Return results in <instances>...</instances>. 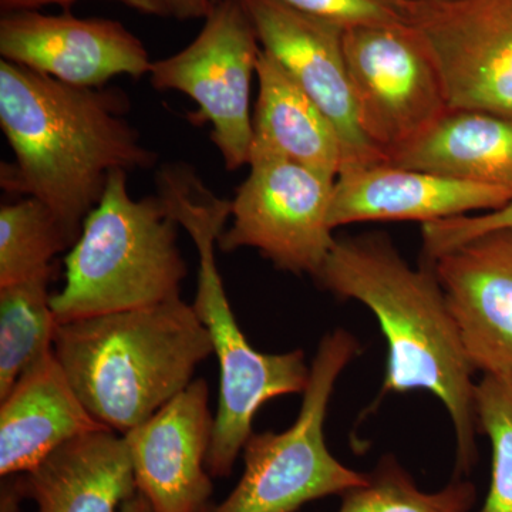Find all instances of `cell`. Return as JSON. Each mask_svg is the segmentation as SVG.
<instances>
[{"instance_id":"obj_1","label":"cell","mask_w":512,"mask_h":512,"mask_svg":"<svg viewBox=\"0 0 512 512\" xmlns=\"http://www.w3.org/2000/svg\"><path fill=\"white\" fill-rule=\"evenodd\" d=\"M121 89L73 86L0 62V127L15 161L0 185L52 210L76 244L114 171L144 170L157 156L126 120Z\"/></svg>"},{"instance_id":"obj_2","label":"cell","mask_w":512,"mask_h":512,"mask_svg":"<svg viewBox=\"0 0 512 512\" xmlns=\"http://www.w3.org/2000/svg\"><path fill=\"white\" fill-rule=\"evenodd\" d=\"M315 279L338 298L363 303L379 320L389 356L377 403L390 393H433L453 421L457 470L468 473L480 431L476 370L433 266L414 269L387 235L366 234L336 239Z\"/></svg>"},{"instance_id":"obj_3","label":"cell","mask_w":512,"mask_h":512,"mask_svg":"<svg viewBox=\"0 0 512 512\" xmlns=\"http://www.w3.org/2000/svg\"><path fill=\"white\" fill-rule=\"evenodd\" d=\"M53 350L89 413L120 434L183 392L212 355L207 329L181 298L62 323Z\"/></svg>"},{"instance_id":"obj_4","label":"cell","mask_w":512,"mask_h":512,"mask_svg":"<svg viewBox=\"0 0 512 512\" xmlns=\"http://www.w3.org/2000/svg\"><path fill=\"white\" fill-rule=\"evenodd\" d=\"M158 192L180 227L197 248V293L194 308L210 336L220 366V397L207 468L211 477H228L252 436V423L265 403L286 394H303L311 366L303 350L264 353L252 348L229 305L215 259L231 201L215 197L187 165H170L158 174Z\"/></svg>"},{"instance_id":"obj_5","label":"cell","mask_w":512,"mask_h":512,"mask_svg":"<svg viewBox=\"0 0 512 512\" xmlns=\"http://www.w3.org/2000/svg\"><path fill=\"white\" fill-rule=\"evenodd\" d=\"M178 227L160 195L134 200L126 171H114L64 261L63 289L52 295L57 323L181 298Z\"/></svg>"},{"instance_id":"obj_6","label":"cell","mask_w":512,"mask_h":512,"mask_svg":"<svg viewBox=\"0 0 512 512\" xmlns=\"http://www.w3.org/2000/svg\"><path fill=\"white\" fill-rule=\"evenodd\" d=\"M359 352V342L345 329L320 340L295 423L281 433H252L242 450L244 473L237 487L205 512H296L366 483L367 474L340 463L325 440L330 397Z\"/></svg>"},{"instance_id":"obj_7","label":"cell","mask_w":512,"mask_h":512,"mask_svg":"<svg viewBox=\"0 0 512 512\" xmlns=\"http://www.w3.org/2000/svg\"><path fill=\"white\" fill-rule=\"evenodd\" d=\"M241 0H220L205 19L200 35L175 55L151 64L154 89L187 94L198 110L194 124L210 123L212 143L225 168L249 164L252 146L251 83L259 46Z\"/></svg>"},{"instance_id":"obj_8","label":"cell","mask_w":512,"mask_h":512,"mask_svg":"<svg viewBox=\"0 0 512 512\" xmlns=\"http://www.w3.org/2000/svg\"><path fill=\"white\" fill-rule=\"evenodd\" d=\"M343 50L360 128L387 158L450 110L439 70L413 25L346 29Z\"/></svg>"},{"instance_id":"obj_9","label":"cell","mask_w":512,"mask_h":512,"mask_svg":"<svg viewBox=\"0 0 512 512\" xmlns=\"http://www.w3.org/2000/svg\"><path fill=\"white\" fill-rule=\"evenodd\" d=\"M248 165L217 247L254 248L281 271L315 278L336 242L329 222L335 178L282 158Z\"/></svg>"},{"instance_id":"obj_10","label":"cell","mask_w":512,"mask_h":512,"mask_svg":"<svg viewBox=\"0 0 512 512\" xmlns=\"http://www.w3.org/2000/svg\"><path fill=\"white\" fill-rule=\"evenodd\" d=\"M448 109L512 119V0H414Z\"/></svg>"},{"instance_id":"obj_11","label":"cell","mask_w":512,"mask_h":512,"mask_svg":"<svg viewBox=\"0 0 512 512\" xmlns=\"http://www.w3.org/2000/svg\"><path fill=\"white\" fill-rule=\"evenodd\" d=\"M262 49L275 57L338 131L342 171L384 164L357 120L342 26L315 18L281 0H241ZM340 171V173H342Z\"/></svg>"},{"instance_id":"obj_12","label":"cell","mask_w":512,"mask_h":512,"mask_svg":"<svg viewBox=\"0 0 512 512\" xmlns=\"http://www.w3.org/2000/svg\"><path fill=\"white\" fill-rule=\"evenodd\" d=\"M0 55L60 82L103 87L120 76L150 74L144 43L120 22L43 15L37 10L5 13L0 20Z\"/></svg>"},{"instance_id":"obj_13","label":"cell","mask_w":512,"mask_h":512,"mask_svg":"<svg viewBox=\"0 0 512 512\" xmlns=\"http://www.w3.org/2000/svg\"><path fill=\"white\" fill-rule=\"evenodd\" d=\"M204 379L190 384L150 419L123 434L137 491L156 512H205L210 508L207 457L214 417Z\"/></svg>"},{"instance_id":"obj_14","label":"cell","mask_w":512,"mask_h":512,"mask_svg":"<svg viewBox=\"0 0 512 512\" xmlns=\"http://www.w3.org/2000/svg\"><path fill=\"white\" fill-rule=\"evenodd\" d=\"M429 262L473 369L512 380V232L485 235Z\"/></svg>"},{"instance_id":"obj_15","label":"cell","mask_w":512,"mask_h":512,"mask_svg":"<svg viewBox=\"0 0 512 512\" xmlns=\"http://www.w3.org/2000/svg\"><path fill=\"white\" fill-rule=\"evenodd\" d=\"M511 192L446 175L377 164L342 171L335 181L329 222L332 229L357 222H429L493 211Z\"/></svg>"},{"instance_id":"obj_16","label":"cell","mask_w":512,"mask_h":512,"mask_svg":"<svg viewBox=\"0 0 512 512\" xmlns=\"http://www.w3.org/2000/svg\"><path fill=\"white\" fill-rule=\"evenodd\" d=\"M101 427L50 350L0 399V474L28 473L62 444Z\"/></svg>"},{"instance_id":"obj_17","label":"cell","mask_w":512,"mask_h":512,"mask_svg":"<svg viewBox=\"0 0 512 512\" xmlns=\"http://www.w3.org/2000/svg\"><path fill=\"white\" fill-rule=\"evenodd\" d=\"M19 487L37 512H120L137 493L126 439L107 427L56 448L23 474Z\"/></svg>"},{"instance_id":"obj_18","label":"cell","mask_w":512,"mask_h":512,"mask_svg":"<svg viewBox=\"0 0 512 512\" xmlns=\"http://www.w3.org/2000/svg\"><path fill=\"white\" fill-rule=\"evenodd\" d=\"M255 76L258 100L252 116L249 163L282 158L336 180L343 167V146L332 121L264 49Z\"/></svg>"},{"instance_id":"obj_19","label":"cell","mask_w":512,"mask_h":512,"mask_svg":"<svg viewBox=\"0 0 512 512\" xmlns=\"http://www.w3.org/2000/svg\"><path fill=\"white\" fill-rule=\"evenodd\" d=\"M387 164L488 185L512 194V119L448 110Z\"/></svg>"},{"instance_id":"obj_20","label":"cell","mask_w":512,"mask_h":512,"mask_svg":"<svg viewBox=\"0 0 512 512\" xmlns=\"http://www.w3.org/2000/svg\"><path fill=\"white\" fill-rule=\"evenodd\" d=\"M53 271L0 288V399L53 350L59 323L49 284Z\"/></svg>"},{"instance_id":"obj_21","label":"cell","mask_w":512,"mask_h":512,"mask_svg":"<svg viewBox=\"0 0 512 512\" xmlns=\"http://www.w3.org/2000/svg\"><path fill=\"white\" fill-rule=\"evenodd\" d=\"M73 247L66 229L36 198L0 207V288L53 271V259Z\"/></svg>"},{"instance_id":"obj_22","label":"cell","mask_w":512,"mask_h":512,"mask_svg":"<svg viewBox=\"0 0 512 512\" xmlns=\"http://www.w3.org/2000/svg\"><path fill=\"white\" fill-rule=\"evenodd\" d=\"M338 512H468L476 485L454 480L439 491L420 490L396 458L384 457L367 481L342 495Z\"/></svg>"},{"instance_id":"obj_23","label":"cell","mask_w":512,"mask_h":512,"mask_svg":"<svg viewBox=\"0 0 512 512\" xmlns=\"http://www.w3.org/2000/svg\"><path fill=\"white\" fill-rule=\"evenodd\" d=\"M476 413L493 450L490 490L478 512H512V380L484 375L476 384Z\"/></svg>"},{"instance_id":"obj_24","label":"cell","mask_w":512,"mask_h":512,"mask_svg":"<svg viewBox=\"0 0 512 512\" xmlns=\"http://www.w3.org/2000/svg\"><path fill=\"white\" fill-rule=\"evenodd\" d=\"M285 5L328 20L343 29L412 25L414 0H281Z\"/></svg>"},{"instance_id":"obj_25","label":"cell","mask_w":512,"mask_h":512,"mask_svg":"<svg viewBox=\"0 0 512 512\" xmlns=\"http://www.w3.org/2000/svg\"><path fill=\"white\" fill-rule=\"evenodd\" d=\"M512 232V200L481 215H461L421 225L423 251L429 261L485 235Z\"/></svg>"},{"instance_id":"obj_26","label":"cell","mask_w":512,"mask_h":512,"mask_svg":"<svg viewBox=\"0 0 512 512\" xmlns=\"http://www.w3.org/2000/svg\"><path fill=\"white\" fill-rule=\"evenodd\" d=\"M77 0H0L3 12H20V10H36L46 5H60L69 8ZM123 3L127 8L137 10L144 15L171 16L167 0H114Z\"/></svg>"},{"instance_id":"obj_27","label":"cell","mask_w":512,"mask_h":512,"mask_svg":"<svg viewBox=\"0 0 512 512\" xmlns=\"http://www.w3.org/2000/svg\"><path fill=\"white\" fill-rule=\"evenodd\" d=\"M171 16L180 20L207 19L220 0H167Z\"/></svg>"},{"instance_id":"obj_28","label":"cell","mask_w":512,"mask_h":512,"mask_svg":"<svg viewBox=\"0 0 512 512\" xmlns=\"http://www.w3.org/2000/svg\"><path fill=\"white\" fill-rule=\"evenodd\" d=\"M120 512H156L143 494L137 493L121 505Z\"/></svg>"},{"instance_id":"obj_29","label":"cell","mask_w":512,"mask_h":512,"mask_svg":"<svg viewBox=\"0 0 512 512\" xmlns=\"http://www.w3.org/2000/svg\"><path fill=\"white\" fill-rule=\"evenodd\" d=\"M15 493V491H13ZM12 491H8V494H3L2 498V512H16V497Z\"/></svg>"}]
</instances>
